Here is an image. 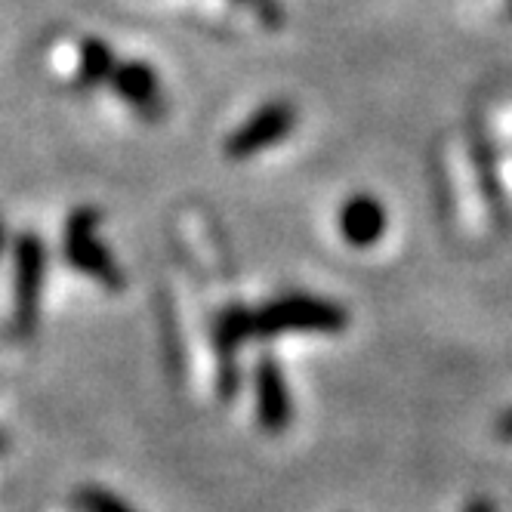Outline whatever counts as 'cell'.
I'll return each mask as SVG.
<instances>
[{"instance_id":"cell-9","label":"cell","mask_w":512,"mask_h":512,"mask_svg":"<svg viewBox=\"0 0 512 512\" xmlns=\"http://www.w3.org/2000/svg\"><path fill=\"white\" fill-rule=\"evenodd\" d=\"M115 65H118V56H115L112 47H108L105 41H99V38H87V41H81L75 84L81 90H96V87L112 81Z\"/></svg>"},{"instance_id":"cell-4","label":"cell","mask_w":512,"mask_h":512,"mask_svg":"<svg viewBox=\"0 0 512 512\" xmlns=\"http://www.w3.org/2000/svg\"><path fill=\"white\" fill-rule=\"evenodd\" d=\"M294 127H297L294 105L284 99L266 102L226 139V155L232 161H247L253 155L272 149V145H281L290 133H294Z\"/></svg>"},{"instance_id":"cell-13","label":"cell","mask_w":512,"mask_h":512,"mask_svg":"<svg viewBox=\"0 0 512 512\" xmlns=\"http://www.w3.org/2000/svg\"><path fill=\"white\" fill-rule=\"evenodd\" d=\"M497 429L503 432V438H509V442H512V411L500 417V423H497Z\"/></svg>"},{"instance_id":"cell-6","label":"cell","mask_w":512,"mask_h":512,"mask_svg":"<svg viewBox=\"0 0 512 512\" xmlns=\"http://www.w3.org/2000/svg\"><path fill=\"white\" fill-rule=\"evenodd\" d=\"M253 395H256V420L272 435L284 432L294 420V398H290L284 371L278 368L275 358L256 361L253 368Z\"/></svg>"},{"instance_id":"cell-1","label":"cell","mask_w":512,"mask_h":512,"mask_svg":"<svg viewBox=\"0 0 512 512\" xmlns=\"http://www.w3.org/2000/svg\"><path fill=\"white\" fill-rule=\"evenodd\" d=\"M346 324H349V315L340 303L321 300L312 294H284V297L269 300L260 309H250L253 340H269L287 331L337 334Z\"/></svg>"},{"instance_id":"cell-15","label":"cell","mask_w":512,"mask_h":512,"mask_svg":"<svg viewBox=\"0 0 512 512\" xmlns=\"http://www.w3.org/2000/svg\"><path fill=\"white\" fill-rule=\"evenodd\" d=\"M7 448H10V442H7V435H4V432H0V454H4Z\"/></svg>"},{"instance_id":"cell-2","label":"cell","mask_w":512,"mask_h":512,"mask_svg":"<svg viewBox=\"0 0 512 512\" xmlns=\"http://www.w3.org/2000/svg\"><path fill=\"white\" fill-rule=\"evenodd\" d=\"M47 247L38 232H22L13 244V337L28 343L41 321Z\"/></svg>"},{"instance_id":"cell-10","label":"cell","mask_w":512,"mask_h":512,"mask_svg":"<svg viewBox=\"0 0 512 512\" xmlns=\"http://www.w3.org/2000/svg\"><path fill=\"white\" fill-rule=\"evenodd\" d=\"M75 503H78L81 512H136V509H133L130 503H124L118 494L105 491V488H96V485L81 488L78 497H75Z\"/></svg>"},{"instance_id":"cell-5","label":"cell","mask_w":512,"mask_h":512,"mask_svg":"<svg viewBox=\"0 0 512 512\" xmlns=\"http://www.w3.org/2000/svg\"><path fill=\"white\" fill-rule=\"evenodd\" d=\"M108 84H112L115 96L127 108H133L142 121L155 124L167 115V96H164L161 78L149 62H142V59L121 62L118 59V65L112 71V81Z\"/></svg>"},{"instance_id":"cell-3","label":"cell","mask_w":512,"mask_h":512,"mask_svg":"<svg viewBox=\"0 0 512 512\" xmlns=\"http://www.w3.org/2000/svg\"><path fill=\"white\" fill-rule=\"evenodd\" d=\"M65 260L68 266L96 281L102 290H118L124 287V272L115 260V253L108 250V244L99 241V210L93 207H78L71 210L68 223H65Z\"/></svg>"},{"instance_id":"cell-7","label":"cell","mask_w":512,"mask_h":512,"mask_svg":"<svg viewBox=\"0 0 512 512\" xmlns=\"http://www.w3.org/2000/svg\"><path fill=\"white\" fill-rule=\"evenodd\" d=\"M250 309L244 306H232L213 324V343H216V355H219V395L223 398H235L238 392V349L244 343H250Z\"/></svg>"},{"instance_id":"cell-14","label":"cell","mask_w":512,"mask_h":512,"mask_svg":"<svg viewBox=\"0 0 512 512\" xmlns=\"http://www.w3.org/2000/svg\"><path fill=\"white\" fill-rule=\"evenodd\" d=\"M4 250H7V223L0 219V256H4Z\"/></svg>"},{"instance_id":"cell-12","label":"cell","mask_w":512,"mask_h":512,"mask_svg":"<svg viewBox=\"0 0 512 512\" xmlns=\"http://www.w3.org/2000/svg\"><path fill=\"white\" fill-rule=\"evenodd\" d=\"M466 512H497V509H494V503L488 497H475V500H469Z\"/></svg>"},{"instance_id":"cell-16","label":"cell","mask_w":512,"mask_h":512,"mask_svg":"<svg viewBox=\"0 0 512 512\" xmlns=\"http://www.w3.org/2000/svg\"><path fill=\"white\" fill-rule=\"evenodd\" d=\"M509 16H512V0H509Z\"/></svg>"},{"instance_id":"cell-8","label":"cell","mask_w":512,"mask_h":512,"mask_svg":"<svg viewBox=\"0 0 512 512\" xmlns=\"http://www.w3.org/2000/svg\"><path fill=\"white\" fill-rule=\"evenodd\" d=\"M340 232L352 247H374L386 232V207L371 195H355L340 210Z\"/></svg>"},{"instance_id":"cell-11","label":"cell","mask_w":512,"mask_h":512,"mask_svg":"<svg viewBox=\"0 0 512 512\" xmlns=\"http://www.w3.org/2000/svg\"><path fill=\"white\" fill-rule=\"evenodd\" d=\"M238 4L253 7L256 13H260V19H263L266 25H272V28L281 25V7L275 4V0H238Z\"/></svg>"}]
</instances>
